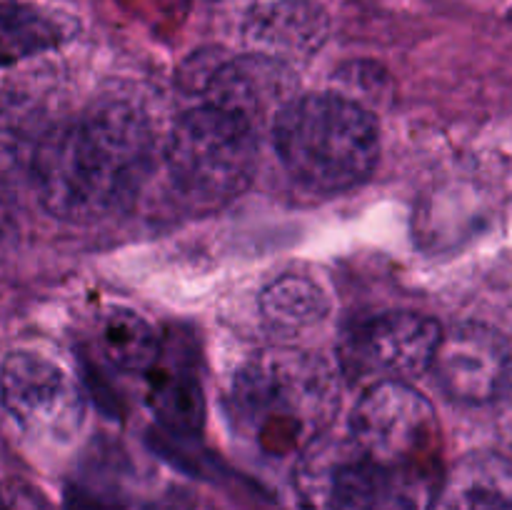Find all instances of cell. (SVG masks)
<instances>
[{
    "label": "cell",
    "instance_id": "5",
    "mask_svg": "<svg viewBox=\"0 0 512 510\" xmlns=\"http://www.w3.org/2000/svg\"><path fill=\"white\" fill-rule=\"evenodd\" d=\"M350 438L378 460L438 458V418L423 393L405 380H378L360 395Z\"/></svg>",
    "mask_w": 512,
    "mask_h": 510
},
{
    "label": "cell",
    "instance_id": "7",
    "mask_svg": "<svg viewBox=\"0 0 512 510\" xmlns=\"http://www.w3.org/2000/svg\"><path fill=\"white\" fill-rule=\"evenodd\" d=\"M0 400L28 433L70 440L85 420V398L73 375L48 355L15 350L0 365Z\"/></svg>",
    "mask_w": 512,
    "mask_h": 510
},
{
    "label": "cell",
    "instance_id": "14",
    "mask_svg": "<svg viewBox=\"0 0 512 510\" xmlns=\"http://www.w3.org/2000/svg\"><path fill=\"white\" fill-rule=\"evenodd\" d=\"M153 408L163 423L173 430L193 433L203 423V393L193 375H165L163 383L153 390Z\"/></svg>",
    "mask_w": 512,
    "mask_h": 510
},
{
    "label": "cell",
    "instance_id": "10",
    "mask_svg": "<svg viewBox=\"0 0 512 510\" xmlns=\"http://www.w3.org/2000/svg\"><path fill=\"white\" fill-rule=\"evenodd\" d=\"M243 33L255 53L285 60L290 55L315 53L328 38L330 23L318 3L270 0L250 10Z\"/></svg>",
    "mask_w": 512,
    "mask_h": 510
},
{
    "label": "cell",
    "instance_id": "16",
    "mask_svg": "<svg viewBox=\"0 0 512 510\" xmlns=\"http://www.w3.org/2000/svg\"><path fill=\"white\" fill-rule=\"evenodd\" d=\"M0 510H53V505L23 480H5L0 485Z\"/></svg>",
    "mask_w": 512,
    "mask_h": 510
},
{
    "label": "cell",
    "instance_id": "12",
    "mask_svg": "<svg viewBox=\"0 0 512 510\" xmlns=\"http://www.w3.org/2000/svg\"><path fill=\"white\" fill-rule=\"evenodd\" d=\"M100 348L120 370H148L158 360L160 343L148 320L130 310H113L100 323Z\"/></svg>",
    "mask_w": 512,
    "mask_h": 510
},
{
    "label": "cell",
    "instance_id": "17",
    "mask_svg": "<svg viewBox=\"0 0 512 510\" xmlns=\"http://www.w3.org/2000/svg\"><path fill=\"white\" fill-rule=\"evenodd\" d=\"M13 240H15V208L8 190H5L3 180H0V258H3L5 250L13 245Z\"/></svg>",
    "mask_w": 512,
    "mask_h": 510
},
{
    "label": "cell",
    "instance_id": "9",
    "mask_svg": "<svg viewBox=\"0 0 512 510\" xmlns=\"http://www.w3.org/2000/svg\"><path fill=\"white\" fill-rule=\"evenodd\" d=\"M293 85V70L285 60L250 53L215 63L203 93L208 95L210 105L233 110L253 123V115H263L268 110L278 113L288 100H293Z\"/></svg>",
    "mask_w": 512,
    "mask_h": 510
},
{
    "label": "cell",
    "instance_id": "13",
    "mask_svg": "<svg viewBox=\"0 0 512 510\" xmlns=\"http://www.w3.org/2000/svg\"><path fill=\"white\" fill-rule=\"evenodd\" d=\"M440 510H512V475L495 473L493 468L468 473L443 488Z\"/></svg>",
    "mask_w": 512,
    "mask_h": 510
},
{
    "label": "cell",
    "instance_id": "15",
    "mask_svg": "<svg viewBox=\"0 0 512 510\" xmlns=\"http://www.w3.org/2000/svg\"><path fill=\"white\" fill-rule=\"evenodd\" d=\"M50 40V25L23 8H0V55H18Z\"/></svg>",
    "mask_w": 512,
    "mask_h": 510
},
{
    "label": "cell",
    "instance_id": "6",
    "mask_svg": "<svg viewBox=\"0 0 512 510\" xmlns=\"http://www.w3.org/2000/svg\"><path fill=\"white\" fill-rule=\"evenodd\" d=\"M438 320L393 310L360 320L340 343V368L353 380H403L430 370L438 350Z\"/></svg>",
    "mask_w": 512,
    "mask_h": 510
},
{
    "label": "cell",
    "instance_id": "3",
    "mask_svg": "<svg viewBox=\"0 0 512 510\" xmlns=\"http://www.w3.org/2000/svg\"><path fill=\"white\" fill-rule=\"evenodd\" d=\"M445 488L438 458L378 460L348 445L305 458L298 490L308 510H435Z\"/></svg>",
    "mask_w": 512,
    "mask_h": 510
},
{
    "label": "cell",
    "instance_id": "4",
    "mask_svg": "<svg viewBox=\"0 0 512 510\" xmlns=\"http://www.w3.org/2000/svg\"><path fill=\"white\" fill-rule=\"evenodd\" d=\"M170 178L200 200H228L255 175L258 143L253 123L218 105H198L175 123L165 145Z\"/></svg>",
    "mask_w": 512,
    "mask_h": 510
},
{
    "label": "cell",
    "instance_id": "1",
    "mask_svg": "<svg viewBox=\"0 0 512 510\" xmlns=\"http://www.w3.org/2000/svg\"><path fill=\"white\" fill-rule=\"evenodd\" d=\"M150 163V130L128 105H100L43 135L33 155L40 203L70 223H95L123 208Z\"/></svg>",
    "mask_w": 512,
    "mask_h": 510
},
{
    "label": "cell",
    "instance_id": "18",
    "mask_svg": "<svg viewBox=\"0 0 512 510\" xmlns=\"http://www.w3.org/2000/svg\"><path fill=\"white\" fill-rule=\"evenodd\" d=\"M150 510H213V508H208L203 500L193 498V495L173 493V495H168L165 500H160L158 505H153Z\"/></svg>",
    "mask_w": 512,
    "mask_h": 510
},
{
    "label": "cell",
    "instance_id": "8",
    "mask_svg": "<svg viewBox=\"0 0 512 510\" xmlns=\"http://www.w3.org/2000/svg\"><path fill=\"white\" fill-rule=\"evenodd\" d=\"M430 370L440 388L458 403H493L510 383V348L490 325L460 323L443 330Z\"/></svg>",
    "mask_w": 512,
    "mask_h": 510
},
{
    "label": "cell",
    "instance_id": "11",
    "mask_svg": "<svg viewBox=\"0 0 512 510\" xmlns=\"http://www.w3.org/2000/svg\"><path fill=\"white\" fill-rule=\"evenodd\" d=\"M328 298L315 280L305 275H283L263 290L260 310L265 323L283 333L313 328L328 315Z\"/></svg>",
    "mask_w": 512,
    "mask_h": 510
},
{
    "label": "cell",
    "instance_id": "2",
    "mask_svg": "<svg viewBox=\"0 0 512 510\" xmlns=\"http://www.w3.org/2000/svg\"><path fill=\"white\" fill-rule=\"evenodd\" d=\"M280 163L305 188L343 193L365 183L378 165L380 130L373 113L335 93L288 100L275 113Z\"/></svg>",
    "mask_w": 512,
    "mask_h": 510
}]
</instances>
